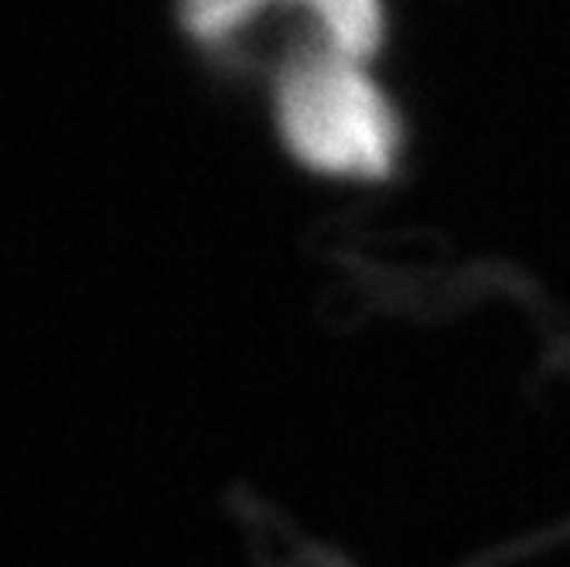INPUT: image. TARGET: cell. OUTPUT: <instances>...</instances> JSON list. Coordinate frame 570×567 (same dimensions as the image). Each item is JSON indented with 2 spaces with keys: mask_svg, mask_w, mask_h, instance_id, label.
Wrapping results in <instances>:
<instances>
[{
  "mask_svg": "<svg viewBox=\"0 0 570 567\" xmlns=\"http://www.w3.org/2000/svg\"><path fill=\"white\" fill-rule=\"evenodd\" d=\"M175 18L185 41L213 59H243L264 48L267 35L277 38L274 59L287 48L284 0H175Z\"/></svg>",
  "mask_w": 570,
  "mask_h": 567,
  "instance_id": "2",
  "label": "cell"
},
{
  "mask_svg": "<svg viewBox=\"0 0 570 567\" xmlns=\"http://www.w3.org/2000/svg\"><path fill=\"white\" fill-rule=\"evenodd\" d=\"M287 48L315 45L355 59H383L390 0H284Z\"/></svg>",
  "mask_w": 570,
  "mask_h": 567,
  "instance_id": "3",
  "label": "cell"
},
{
  "mask_svg": "<svg viewBox=\"0 0 570 567\" xmlns=\"http://www.w3.org/2000/svg\"><path fill=\"white\" fill-rule=\"evenodd\" d=\"M267 124L284 158L332 188H383L406 165V114L376 59L284 48L267 66Z\"/></svg>",
  "mask_w": 570,
  "mask_h": 567,
  "instance_id": "1",
  "label": "cell"
}]
</instances>
